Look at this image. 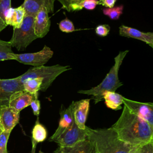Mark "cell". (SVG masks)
<instances>
[{
  "instance_id": "obj_1",
  "label": "cell",
  "mask_w": 153,
  "mask_h": 153,
  "mask_svg": "<svg viewBox=\"0 0 153 153\" xmlns=\"http://www.w3.org/2000/svg\"><path fill=\"white\" fill-rule=\"evenodd\" d=\"M111 128L121 140L134 146L153 141V131L148 123L125 105Z\"/></svg>"
},
{
  "instance_id": "obj_2",
  "label": "cell",
  "mask_w": 153,
  "mask_h": 153,
  "mask_svg": "<svg viewBox=\"0 0 153 153\" xmlns=\"http://www.w3.org/2000/svg\"><path fill=\"white\" fill-rule=\"evenodd\" d=\"M85 130L87 138L93 143L98 153H134L138 147L121 140L111 127L91 129L85 126Z\"/></svg>"
},
{
  "instance_id": "obj_3",
  "label": "cell",
  "mask_w": 153,
  "mask_h": 153,
  "mask_svg": "<svg viewBox=\"0 0 153 153\" xmlns=\"http://www.w3.org/2000/svg\"><path fill=\"white\" fill-rule=\"evenodd\" d=\"M128 50L121 51L114 58V64L110 69L108 73L103 81L97 86L91 88L89 90H81L78 91V93L91 95L95 103L102 100L103 94L106 91H115L123 85V83L118 78V72L122 65L124 59L128 53Z\"/></svg>"
},
{
  "instance_id": "obj_4",
  "label": "cell",
  "mask_w": 153,
  "mask_h": 153,
  "mask_svg": "<svg viewBox=\"0 0 153 153\" xmlns=\"http://www.w3.org/2000/svg\"><path fill=\"white\" fill-rule=\"evenodd\" d=\"M71 68L59 64L52 66H41L29 68L26 72L17 76L21 83L30 78H40L42 84L40 90L45 91L51 85L56 78L64 72L70 70Z\"/></svg>"
},
{
  "instance_id": "obj_5",
  "label": "cell",
  "mask_w": 153,
  "mask_h": 153,
  "mask_svg": "<svg viewBox=\"0 0 153 153\" xmlns=\"http://www.w3.org/2000/svg\"><path fill=\"white\" fill-rule=\"evenodd\" d=\"M35 17L25 15L21 26L18 28H13L10 42L12 47L19 51L25 50L33 41L38 38L34 32Z\"/></svg>"
},
{
  "instance_id": "obj_6",
  "label": "cell",
  "mask_w": 153,
  "mask_h": 153,
  "mask_svg": "<svg viewBox=\"0 0 153 153\" xmlns=\"http://www.w3.org/2000/svg\"><path fill=\"white\" fill-rule=\"evenodd\" d=\"M53 51L50 47L44 45V48L38 52L23 54H13L14 60L25 65L34 67L44 66L53 57Z\"/></svg>"
},
{
  "instance_id": "obj_7",
  "label": "cell",
  "mask_w": 153,
  "mask_h": 153,
  "mask_svg": "<svg viewBox=\"0 0 153 153\" xmlns=\"http://www.w3.org/2000/svg\"><path fill=\"white\" fill-rule=\"evenodd\" d=\"M86 138L85 130L79 128L74 122L71 127L65 129L54 142L58 143L60 146L70 147Z\"/></svg>"
},
{
  "instance_id": "obj_8",
  "label": "cell",
  "mask_w": 153,
  "mask_h": 153,
  "mask_svg": "<svg viewBox=\"0 0 153 153\" xmlns=\"http://www.w3.org/2000/svg\"><path fill=\"white\" fill-rule=\"evenodd\" d=\"M23 84L18 77L11 79H0V107L8 106L12 96L17 92L24 91Z\"/></svg>"
},
{
  "instance_id": "obj_9",
  "label": "cell",
  "mask_w": 153,
  "mask_h": 153,
  "mask_svg": "<svg viewBox=\"0 0 153 153\" xmlns=\"http://www.w3.org/2000/svg\"><path fill=\"white\" fill-rule=\"evenodd\" d=\"M124 105L148 123L153 131V103H143L123 98Z\"/></svg>"
},
{
  "instance_id": "obj_10",
  "label": "cell",
  "mask_w": 153,
  "mask_h": 153,
  "mask_svg": "<svg viewBox=\"0 0 153 153\" xmlns=\"http://www.w3.org/2000/svg\"><path fill=\"white\" fill-rule=\"evenodd\" d=\"M20 112L9 106L0 107V124L3 131L11 132L17 124Z\"/></svg>"
},
{
  "instance_id": "obj_11",
  "label": "cell",
  "mask_w": 153,
  "mask_h": 153,
  "mask_svg": "<svg viewBox=\"0 0 153 153\" xmlns=\"http://www.w3.org/2000/svg\"><path fill=\"white\" fill-rule=\"evenodd\" d=\"M90 99H82L72 102L70 105L72 110L74 120L77 126L82 130L85 128V121L90 107Z\"/></svg>"
},
{
  "instance_id": "obj_12",
  "label": "cell",
  "mask_w": 153,
  "mask_h": 153,
  "mask_svg": "<svg viewBox=\"0 0 153 153\" xmlns=\"http://www.w3.org/2000/svg\"><path fill=\"white\" fill-rule=\"evenodd\" d=\"M51 21L45 8H41L36 13L34 21V32L38 38L44 37L49 32Z\"/></svg>"
},
{
  "instance_id": "obj_13",
  "label": "cell",
  "mask_w": 153,
  "mask_h": 153,
  "mask_svg": "<svg viewBox=\"0 0 153 153\" xmlns=\"http://www.w3.org/2000/svg\"><path fill=\"white\" fill-rule=\"evenodd\" d=\"M56 0H26L22 5L26 12L25 15L35 16L41 8H45L48 13L54 11V3Z\"/></svg>"
},
{
  "instance_id": "obj_14",
  "label": "cell",
  "mask_w": 153,
  "mask_h": 153,
  "mask_svg": "<svg viewBox=\"0 0 153 153\" xmlns=\"http://www.w3.org/2000/svg\"><path fill=\"white\" fill-rule=\"evenodd\" d=\"M119 34L122 36L140 40L149 46L153 45V32H143L138 29L123 25L119 27Z\"/></svg>"
},
{
  "instance_id": "obj_15",
  "label": "cell",
  "mask_w": 153,
  "mask_h": 153,
  "mask_svg": "<svg viewBox=\"0 0 153 153\" xmlns=\"http://www.w3.org/2000/svg\"><path fill=\"white\" fill-rule=\"evenodd\" d=\"M53 153H98L93 143L86 138L70 147L59 146Z\"/></svg>"
},
{
  "instance_id": "obj_16",
  "label": "cell",
  "mask_w": 153,
  "mask_h": 153,
  "mask_svg": "<svg viewBox=\"0 0 153 153\" xmlns=\"http://www.w3.org/2000/svg\"><path fill=\"white\" fill-rule=\"evenodd\" d=\"M60 118L59 126L55 133L49 138V141H54V140L66 128L71 127L75 122L72 110L71 105L68 108L60 111Z\"/></svg>"
},
{
  "instance_id": "obj_17",
  "label": "cell",
  "mask_w": 153,
  "mask_h": 153,
  "mask_svg": "<svg viewBox=\"0 0 153 153\" xmlns=\"http://www.w3.org/2000/svg\"><path fill=\"white\" fill-rule=\"evenodd\" d=\"M34 98V94L25 90L16 93L11 98L8 106L20 112L23 109L29 106Z\"/></svg>"
},
{
  "instance_id": "obj_18",
  "label": "cell",
  "mask_w": 153,
  "mask_h": 153,
  "mask_svg": "<svg viewBox=\"0 0 153 153\" xmlns=\"http://www.w3.org/2000/svg\"><path fill=\"white\" fill-rule=\"evenodd\" d=\"M25 14V10L22 5L16 8L11 7L5 14V22L7 25H10L13 28H18L22 24Z\"/></svg>"
},
{
  "instance_id": "obj_19",
  "label": "cell",
  "mask_w": 153,
  "mask_h": 153,
  "mask_svg": "<svg viewBox=\"0 0 153 153\" xmlns=\"http://www.w3.org/2000/svg\"><path fill=\"white\" fill-rule=\"evenodd\" d=\"M47 132L46 128L39 123L38 118L32 131V148L31 153H35L37 143L45 140L47 137Z\"/></svg>"
},
{
  "instance_id": "obj_20",
  "label": "cell",
  "mask_w": 153,
  "mask_h": 153,
  "mask_svg": "<svg viewBox=\"0 0 153 153\" xmlns=\"http://www.w3.org/2000/svg\"><path fill=\"white\" fill-rule=\"evenodd\" d=\"M123 98L122 95L114 91H106L103 94V99L106 106L115 111L122 109Z\"/></svg>"
},
{
  "instance_id": "obj_21",
  "label": "cell",
  "mask_w": 153,
  "mask_h": 153,
  "mask_svg": "<svg viewBox=\"0 0 153 153\" xmlns=\"http://www.w3.org/2000/svg\"><path fill=\"white\" fill-rule=\"evenodd\" d=\"M42 84V80L40 78H30L23 82L24 90L32 94L38 93Z\"/></svg>"
},
{
  "instance_id": "obj_22",
  "label": "cell",
  "mask_w": 153,
  "mask_h": 153,
  "mask_svg": "<svg viewBox=\"0 0 153 153\" xmlns=\"http://www.w3.org/2000/svg\"><path fill=\"white\" fill-rule=\"evenodd\" d=\"M11 47L12 45L10 41L0 39V61L14 60V53Z\"/></svg>"
},
{
  "instance_id": "obj_23",
  "label": "cell",
  "mask_w": 153,
  "mask_h": 153,
  "mask_svg": "<svg viewBox=\"0 0 153 153\" xmlns=\"http://www.w3.org/2000/svg\"><path fill=\"white\" fill-rule=\"evenodd\" d=\"M62 6V8L68 12H73L81 10L82 3L85 0H57Z\"/></svg>"
},
{
  "instance_id": "obj_24",
  "label": "cell",
  "mask_w": 153,
  "mask_h": 153,
  "mask_svg": "<svg viewBox=\"0 0 153 153\" xmlns=\"http://www.w3.org/2000/svg\"><path fill=\"white\" fill-rule=\"evenodd\" d=\"M124 6L123 5H120L112 8H105L102 9V11L104 15L108 16L109 19L114 20H117L120 19L121 15L123 13Z\"/></svg>"
},
{
  "instance_id": "obj_25",
  "label": "cell",
  "mask_w": 153,
  "mask_h": 153,
  "mask_svg": "<svg viewBox=\"0 0 153 153\" xmlns=\"http://www.w3.org/2000/svg\"><path fill=\"white\" fill-rule=\"evenodd\" d=\"M59 27L62 32L65 33H71L76 30L72 22L68 18H66L60 22L59 23Z\"/></svg>"
},
{
  "instance_id": "obj_26",
  "label": "cell",
  "mask_w": 153,
  "mask_h": 153,
  "mask_svg": "<svg viewBox=\"0 0 153 153\" xmlns=\"http://www.w3.org/2000/svg\"><path fill=\"white\" fill-rule=\"evenodd\" d=\"M11 132L2 131L0 135V153H8L7 150V142Z\"/></svg>"
},
{
  "instance_id": "obj_27",
  "label": "cell",
  "mask_w": 153,
  "mask_h": 153,
  "mask_svg": "<svg viewBox=\"0 0 153 153\" xmlns=\"http://www.w3.org/2000/svg\"><path fill=\"white\" fill-rule=\"evenodd\" d=\"M11 0H0V16L5 22V16L8 9L11 8Z\"/></svg>"
},
{
  "instance_id": "obj_28",
  "label": "cell",
  "mask_w": 153,
  "mask_h": 153,
  "mask_svg": "<svg viewBox=\"0 0 153 153\" xmlns=\"http://www.w3.org/2000/svg\"><path fill=\"white\" fill-rule=\"evenodd\" d=\"M110 26L108 25L103 24L100 25L96 26L95 29V32L97 35L102 37H105L109 33Z\"/></svg>"
},
{
  "instance_id": "obj_29",
  "label": "cell",
  "mask_w": 153,
  "mask_h": 153,
  "mask_svg": "<svg viewBox=\"0 0 153 153\" xmlns=\"http://www.w3.org/2000/svg\"><path fill=\"white\" fill-rule=\"evenodd\" d=\"M134 153H153V141L138 146Z\"/></svg>"
},
{
  "instance_id": "obj_30",
  "label": "cell",
  "mask_w": 153,
  "mask_h": 153,
  "mask_svg": "<svg viewBox=\"0 0 153 153\" xmlns=\"http://www.w3.org/2000/svg\"><path fill=\"white\" fill-rule=\"evenodd\" d=\"M38 93L35 94L34 98L30 105V106L32 109L33 114L36 116L39 115V111H40V102L38 100Z\"/></svg>"
},
{
  "instance_id": "obj_31",
  "label": "cell",
  "mask_w": 153,
  "mask_h": 153,
  "mask_svg": "<svg viewBox=\"0 0 153 153\" xmlns=\"http://www.w3.org/2000/svg\"><path fill=\"white\" fill-rule=\"evenodd\" d=\"M98 4V0H85L82 3V7L88 10H93Z\"/></svg>"
},
{
  "instance_id": "obj_32",
  "label": "cell",
  "mask_w": 153,
  "mask_h": 153,
  "mask_svg": "<svg viewBox=\"0 0 153 153\" xmlns=\"http://www.w3.org/2000/svg\"><path fill=\"white\" fill-rule=\"evenodd\" d=\"M117 0H99V4L102 5L106 8H112L114 7V5Z\"/></svg>"
},
{
  "instance_id": "obj_33",
  "label": "cell",
  "mask_w": 153,
  "mask_h": 153,
  "mask_svg": "<svg viewBox=\"0 0 153 153\" xmlns=\"http://www.w3.org/2000/svg\"><path fill=\"white\" fill-rule=\"evenodd\" d=\"M7 26V25H6L5 22L0 16V32H1L2 30H4Z\"/></svg>"
},
{
  "instance_id": "obj_34",
  "label": "cell",
  "mask_w": 153,
  "mask_h": 153,
  "mask_svg": "<svg viewBox=\"0 0 153 153\" xmlns=\"http://www.w3.org/2000/svg\"><path fill=\"white\" fill-rule=\"evenodd\" d=\"M2 131H3V130H2V127H1V124H0V135H1V133L2 132Z\"/></svg>"
},
{
  "instance_id": "obj_35",
  "label": "cell",
  "mask_w": 153,
  "mask_h": 153,
  "mask_svg": "<svg viewBox=\"0 0 153 153\" xmlns=\"http://www.w3.org/2000/svg\"><path fill=\"white\" fill-rule=\"evenodd\" d=\"M38 153H44V152H42V151H39V152H38Z\"/></svg>"
},
{
  "instance_id": "obj_36",
  "label": "cell",
  "mask_w": 153,
  "mask_h": 153,
  "mask_svg": "<svg viewBox=\"0 0 153 153\" xmlns=\"http://www.w3.org/2000/svg\"><path fill=\"white\" fill-rule=\"evenodd\" d=\"M150 47L153 49V45H151V46H150Z\"/></svg>"
},
{
  "instance_id": "obj_37",
  "label": "cell",
  "mask_w": 153,
  "mask_h": 153,
  "mask_svg": "<svg viewBox=\"0 0 153 153\" xmlns=\"http://www.w3.org/2000/svg\"><path fill=\"white\" fill-rule=\"evenodd\" d=\"M24 1H26V0H24Z\"/></svg>"
}]
</instances>
